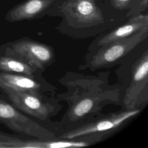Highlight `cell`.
I'll list each match as a JSON object with an SVG mask.
<instances>
[{"instance_id":"1","label":"cell","mask_w":148,"mask_h":148,"mask_svg":"<svg viewBox=\"0 0 148 148\" xmlns=\"http://www.w3.org/2000/svg\"><path fill=\"white\" fill-rule=\"evenodd\" d=\"M109 72L94 75L68 71L58 80L66 91L56 97L68 105L58 122V135L101 115L109 105H120L123 87L118 82L109 84Z\"/></svg>"},{"instance_id":"2","label":"cell","mask_w":148,"mask_h":148,"mask_svg":"<svg viewBox=\"0 0 148 148\" xmlns=\"http://www.w3.org/2000/svg\"><path fill=\"white\" fill-rule=\"evenodd\" d=\"M48 16L61 18L56 29L69 38H95L128 18L111 10L103 0H58Z\"/></svg>"},{"instance_id":"3","label":"cell","mask_w":148,"mask_h":148,"mask_svg":"<svg viewBox=\"0 0 148 148\" xmlns=\"http://www.w3.org/2000/svg\"><path fill=\"white\" fill-rule=\"evenodd\" d=\"M115 73L123 87L121 109L143 110L148 103L147 39L119 64Z\"/></svg>"},{"instance_id":"4","label":"cell","mask_w":148,"mask_h":148,"mask_svg":"<svg viewBox=\"0 0 148 148\" xmlns=\"http://www.w3.org/2000/svg\"><path fill=\"white\" fill-rule=\"evenodd\" d=\"M0 90L7 95L15 108L47 125L58 136V122L53 121L51 118L59 113L62 106L56 95H38L15 90L1 85Z\"/></svg>"},{"instance_id":"5","label":"cell","mask_w":148,"mask_h":148,"mask_svg":"<svg viewBox=\"0 0 148 148\" xmlns=\"http://www.w3.org/2000/svg\"><path fill=\"white\" fill-rule=\"evenodd\" d=\"M142 111L140 109H121L108 113H103L89 121L62 132L58 135V138L66 140H79L84 139L88 136H95L103 141L120 131L137 117Z\"/></svg>"},{"instance_id":"6","label":"cell","mask_w":148,"mask_h":148,"mask_svg":"<svg viewBox=\"0 0 148 148\" xmlns=\"http://www.w3.org/2000/svg\"><path fill=\"white\" fill-rule=\"evenodd\" d=\"M147 37L148 29H143L128 37L110 42L95 50L87 51L79 68L94 72L119 65Z\"/></svg>"},{"instance_id":"7","label":"cell","mask_w":148,"mask_h":148,"mask_svg":"<svg viewBox=\"0 0 148 148\" xmlns=\"http://www.w3.org/2000/svg\"><path fill=\"white\" fill-rule=\"evenodd\" d=\"M0 54L17 58L43 72L56 61V52L51 46L28 36L2 45Z\"/></svg>"},{"instance_id":"8","label":"cell","mask_w":148,"mask_h":148,"mask_svg":"<svg viewBox=\"0 0 148 148\" xmlns=\"http://www.w3.org/2000/svg\"><path fill=\"white\" fill-rule=\"evenodd\" d=\"M0 123L20 135L42 139L58 138L57 134L47 125L29 118L1 97Z\"/></svg>"},{"instance_id":"9","label":"cell","mask_w":148,"mask_h":148,"mask_svg":"<svg viewBox=\"0 0 148 148\" xmlns=\"http://www.w3.org/2000/svg\"><path fill=\"white\" fill-rule=\"evenodd\" d=\"M0 85L12 89L38 95H56L57 88L42 75L28 76L24 75L0 72Z\"/></svg>"},{"instance_id":"10","label":"cell","mask_w":148,"mask_h":148,"mask_svg":"<svg viewBox=\"0 0 148 148\" xmlns=\"http://www.w3.org/2000/svg\"><path fill=\"white\" fill-rule=\"evenodd\" d=\"M146 29H148L147 13L132 16L122 24L95 37L88 46L87 51L95 50L110 42L128 37Z\"/></svg>"},{"instance_id":"11","label":"cell","mask_w":148,"mask_h":148,"mask_svg":"<svg viewBox=\"0 0 148 148\" xmlns=\"http://www.w3.org/2000/svg\"><path fill=\"white\" fill-rule=\"evenodd\" d=\"M58 0H24L6 13L5 20L10 23L33 20L48 16Z\"/></svg>"},{"instance_id":"12","label":"cell","mask_w":148,"mask_h":148,"mask_svg":"<svg viewBox=\"0 0 148 148\" xmlns=\"http://www.w3.org/2000/svg\"><path fill=\"white\" fill-rule=\"evenodd\" d=\"M0 72L21 74L28 76L41 75L43 72L17 58L3 54H0Z\"/></svg>"},{"instance_id":"13","label":"cell","mask_w":148,"mask_h":148,"mask_svg":"<svg viewBox=\"0 0 148 148\" xmlns=\"http://www.w3.org/2000/svg\"><path fill=\"white\" fill-rule=\"evenodd\" d=\"M105 4L115 13L125 17L136 0H103Z\"/></svg>"},{"instance_id":"14","label":"cell","mask_w":148,"mask_h":148,"mask_svg":"<svg viewBox=\"0 0 148 148\" xmlns=\"http://www.w3.org/2000/svg\"><path fill=\"white\" fill-rule=\"evenodd\" d=\"M148 6V0H136L133 7L127 13L126 17L129 18L132 16L141 14Z\"/></svg>"},{"instance_id":"15","label":"cell","mask_w":148,"mask_h":148,"mask_svg":"<svg viewBox=\"0 0 148 148\" xmlns=\"http://www.w3.org/2000/svg\"><path fill=\"white\" fill-rule=\"evenodd\" d=\"M18 137L13 136L10 138H0V148H18Z\"/></svg>"},{"instance_id":"16","label":"cell","mask_w":148,"mask_h":148,"mask_svg":"<svg viewBox=\"0 0 148 148\" xmlns=\"http://www.w3.org/2000/svg\"><path fill=\"white\" fill-rule=\"evenodd\" d=\"M13 136L11 135H9L8 134L3 133L2 132H0V138H3V139H8L12 138Z\"/></svg>"},{"instance_id":"17","label":"cell","mask_w":148,"mask_h":148,"mask_svg":"<svg viewBox=\"0 0 148 148\" xmlns=\"http://www.w3.org/2000/svg\"><path fill=\"white\" fill-rule=\"evenodd\" d=\"M2 1V0H0V1Z\"/></svg>"}]
</instances>
